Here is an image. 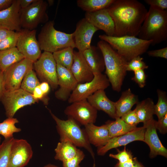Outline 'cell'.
<instances>
[{"mask_svg": "<svg viewBox=\"0 0 167 167\" xmlns=\"http://www.w3.org/2000/svg\"><path fill=\"white\" fill-rule=\"evenodd\" d=\"M107 9L114 24L115 36H138L148 11L136 0H115Z\"/></svg>", "mask_w": 167, "mask_h": 167, "instance_id": "cell-1", "label": "cell"}, {"mask_svg": "<svg viewBox=\"0 0 167 167\" xmlns=\"http://www.w3.org/2000/svg\"><path fill=\"white\" fill-rule=\"evenodd\" d=\"M97 46L102 54L105 74L112 88L114 91L119 92L126 75L127 62L107 42L101 40Z\"/></svg>", "mask_w": 167, "mask_h": 167, "instance_id": "cell-2", "label": "cell"}, {"mask_svg": "<svg viewBox=\"0 0 167 167\" xmlns=\"http://www.w3.org/2000/svg\"><path fill=\"white\" fill-rule=\"evenodd\" d=\"M139 38L152 41V45L167 39V11L150 6L138 35Z\"/></svg>", "mask_w": 167, "mask_h": 167, "instance_id": "cell-3", "label": "cell"}, {"mask_svg": "<svg viewBox=\"0 0 167 167\" xmlns=\"http://www.w3.org/2000/svg\"><path fill=\"white\" fill-rule=\"evenodd\" d=\"M99 37L108 43L127 62L146 52L152 43V41L129 36H115L103 34L99 35Z\"/></svg>", "mask_w": 167, "mask_h": 167, "instance_id": "cell-4", "label": "cell"}, {"mask_svg": "<svg viewBox=\"0 0 167 167\" xmlns=\"http://www.w3.org/2000/svg\"><path fill=\"white\" fill-rule=\"evenodd\" d=\"M53 118L56 123V128L60 136V141H68L77 147L83 148L90 154L95 163V154L89 143L84 129L72 118L60 119L49 110Z\"/></svg>", "mask_w": 167, "mask_h": 167, "instance_id": "cell-5", "label": "cell"}, {"mask_svg": "<svg viewBox=\"0 0 167 167\" xmlns=\"http://www.w3.org/2000/svg\"><path fill=\"white\" fill-rule=\"evenodd\" d=\"M38 41L41 50L52 54L68 47L75 48L73 33L56 30L53 21H48L42 27Z\"/></svg>", "mask_w": 167, "mask_h": 167, "instance_id": "cell-6", "label": "cell"}, {"mask_svg": "<svg viewBox=\"0 0 167 167\" xmlns=\"http://www.w3.org/2000/svg\"><path fill=\"white\" fill-rule=\"evenodd\" d=\"M48 4L43 0H36L27 7L21 9L20 23L21 28L33 30L40 24L48 21L46 12Z\"/></svg>", "mask_w": 167, "mask_h": 167, "instance_id": "cell-7", "label": "cell"}, {"mask_svg": "<svg viewBox=\"0 0 167 167\" xmlns=\"http://www.w3.org/2000/svg\"><path fill=\"white\" fill-rule=\"evenodd\" d=\"M1 101L7 118H13L17 111L22 108L38 102L31 94L22 89L6 91Z\"/></svg>", "mask_w": 167, "mask_h": 167, "instance_id": "cell-8", "label": "cell"}, {"mask_svg": "<svg viewBox=\"0 0 167 167\" xmlns=\"http://www.w3.org/2000/svg\"><path fill=\"white\" fill-rule=\"evenodd\" d=\"M33 68L42 82L48 83L53 89L58 87L57 64L52 53L44 51L33 63Z\"/></svg>", "mask_w": 167, "mask_h": 167, "instance_id": "cell-9", "label": "cell"}, {"mask_svg": "<svg viewBox=\"0 0 167 167\" xmlns=\"http://www.w3.org/2000/svg\"><path fill=\"white\" fill-rule=\"evenodd\" d=\"M94 76L91 81L77 84L68 99L69 103L87 99L97 90H105L109 86L110 83L106 75L100 73Z\"/></svg>", "mask_w": 167, "mask_h": 167, "instance_id": "cell-10", "label": "cell"}, {"mask_svg": "<svg viewBox=\"0 0 167 167\" xmlns=\"http://www.w3.org/2000/svg\"><path fill=\"white\" fill-rule=\"evenodd\" d=\"M18 32L19 36L16 48L24 58L34 63L39 59L41 54L36 37V30L22 28Z\"/></svg>", "mask_w": 167, "mask_h": 167, "instance_id": "cell-11", "label": "cell"}, {"mask_svg": "<svg viewBox=\"0 0 167 167\" xmlns=\"http://www.w3.org/2000/svg\"><path fill=\"white\" fill-rule=\"evenodd\" d=\"M68 117L72 118L79 124L84 126L96 122L97 110L87 99L74 102L66 107L64 111Z\"/></svg>", "mask_w": 167, "mask_h": 167, "instance_id": "cell-12", "label": "cell"}, {"mask_svg": "<svg viewBox=\"0 0 167 167\" xmlns=\"http://www.w3.org/2000/svg\"><path fill=\"white\" fill-rule=\"evenodd\" d=\"M33 62L24 58L8 67L3 72L6 91L20 88L22 81L26 74L33 69Z\"/></svg>", "mask_w": 167, "mask_h": 167, "instance_id": "cell-13", "label": "cell"}, {"mask_svg": "<svg viewBox=\"0 0 167 167\" xmlns=\"http://www.w3.org/2000/svg\"><path fill=\"white\" fill-rule=\"evenodd\" d=\"M33 152L25 139H14L12 145L7 167H24L32 158Z\"/></svg>", "mask_w": 167, "mask_h": 167, "instance_id": "cell-14", "label": "cell"}, {"mask_svg": "<svg viewBox=\"0 0 167 167\" xmlns=\"http://www.w3.org/2000/svg\"><path fill=\"white\" fill-rule=\"evenodd\" d=\"M98 30L84 18L79 21L73 33L75 47L78 51L83 52L91 47L92 36Z\"/></svg>", "mask_w": 167, "mask_h": 167, "instance_id": "cell-15", "label": "cell"}, {"mask_svg": "<svg viewBox=\"0 0 167 167\" xmlns=\"http://www.w3.org/2000/svg\"><path fill=\"white\" fill-rule=\"evenodd\" d=\"M57 71L59 88L55 92V95L57 98L66 101L68 100L78 83L68 69L57 64Z\"/></svg>", "mask_w": 167, "mask_h": 167, "instance_id": "cell-16", "label": "cell"}, {"mask_svg": "<svg viewBox=\"0 0 167 167\" xmlns=\"http://www.w3.org/2000/svg\"><path fill=\"white\" fill-rule=\"evenodd\" d=\"M145 128L143 126L120 136L110 139L104 145L98 148V155L104 156L109 151L113 148L126 146L133 141H143Z\"/></svg>", "mask_w": 167, "mask_h": 167, "instance_id": "cell-17", "label": "cell"}, {"mask_svg": "<svg viewBox=\"0 0 167 167\" xmlns=\"http://www.w3.org/2000/svg\"><path fill=\"white\" fill-rule=\"evenodd\" d=\"M156 121L153 118L143 123L145 128L144 137V142L148 146L150 158H154L157 155L167 157V149L163 145L157 133Z\"/></svg>", "mask_w": 167, "mask_h": 167, "instance_id": "cell-18", "label": "cell"}, {"mask_svg": "<svg viewBox=\"0 0 167 167\" xmlns=\"http://www.w3.org/2000/svg\"><path fill=\"white\" fill-rule=\"evenodd\" d=\"M84 18L99 30L104 31L106 35L114 36V24L107 8L92 12H86Z\"/></svg>", "mask_w": 167, "mask_h": 167, "instance_id": "cell-19", "label": "cell"}, {"mask_svg": "<svg viewBox=\"0 0 167 167\" xmlns=\"http://www.w3.org/2000/svg\"><path fill=\"white\" fill-rule=\"evenodd\" d=\"M20 4V0H14L10 6L0 11V27L16 32L22 29Z\"/></svg>", "mask_w": 167, "mask_h": 167, "instance_id": "cell-20", "label": "cell"}, {"mask_svg": "<svg viewBox=\"0 0 167 167\" xmlns=\"http://www.w3.org/2000/svg\"><path fill=\"white\" fill-rule=\"evenodd\" d=\"M74 60L70 71L78 84L91 81L94 75L82 52L74 50Z\"/></svg>", "mask_w": 167, "mask_h": 167, "instance_id": "cell-21", "label": "cell"}, {"mask_svg": "<svg viewBox=\"0 0 167 167\" xmlns=\"http://www.w3.org/2000/svg\"><path fill=\"white\" fill-rule=\"evenodd\" d=\"M88 102L97 110L104 112L113 119L118 118L116 112L115 102L110 100L106 96L105 90H97L87 99Z\"/></svg>", "mask_w": 167, "mask_h": 167, "instance_id": "cell-22", "label": "cell"}, {"mask_svg": "<svg viewBox=\"0 0 167 167\" xmlns=\"http://www.w3.org/2000/svg\"><path fill=\"white\" fill-rule=\"evenodd\" d=\"M84 129L90 144L98 148L105 145L111 139L106 123L100 126L94 123L88 124Z\"/></svg>", "mask_w": 167, "mask_h": 167, "instance_id": "cell-23", "label": "cell"}, {"mask_svg": "<svg viewBox=\"0 0 167 167\" xmlns=\"http://www.w3.org/2000/svg\"><path fill=\"white\" fill-rule=\"evenodd\" d=\"M83 56L93 75L102 73L105 69L104 58L100 49L91 45L84 51Z\"/></svg>", "mask_w": 167, "mask_h": 167, "instance_id": "cell-24", "label": "cell"}, {"mask_svg": "<svg viewBox=\"0 0 167 167\" xmlns=\"http://www.w3.org/2000/svg\"><path fill=\"white\" fill-rule=\"evenodd\" d=\"M138 102V96L133 94L130 88L123 92L119 99L115 102L118 118H121L131 110L133 106Z\"/></svg>", "mask_w": 167, "mask_h": 167, "instance_id": "cell-25", "label": "cell"}, {"mask_svg": "<svg viewBox=\"0 0 167 167\" xmlns=\"http://www.w3.org/2000/svg\"><path fill=\"white\" fill-rule=\"evenodd\" d=\"M80 150L69 141H60L55 149L54 158L55 160L62 162L75 157Z\"/></svg>", "mask_w": 167, "mask_h": 167, "instance_id": "cell-26", "label": "cell"}, {"mask_svg": "<svg viewBox=\"0 0 167 167\" xmlns=\"http://www.w3.org/2000/svg\"><path fill=\"white\" fill-rule=\"evenodd\" d=\"M154 105L153 100L150 98L136 104L135 109L139 123H144L153 118Z\"/></svg>", "mask_w": 167, "mask_h": 167, "instance_id": "cell-27", "label": "cell"}, {"mask_svg": "<svg viewBox=\"0 0 167 167\" xmlns=\"http://www.w3.org/2000/svg\"><path fill=\"white\" fill-rule=\"evenodd\" d=\"M24 58L16 47L0 50V68L4 72L11 65Z\"/></svg>", "mask_w": 167, "mask_h": 167, "instance_id": "cell-28", "label": "cell"}, {"mask_svg": "<svg viewBox=\"0 0 167 167\" xmlns=\"http://www.w3.org/2000/svg\"><path fill=\"white\" fill-rule=\"evenodd\" d=\"M106 124L111 138L126 134L138 127L127 124L121 118H117L114 121H108Z\"/></svg>", "mask_w": 167, "mask_h": 167, "instance_id": "cell-29", "label": "cell"}, {"mask_svg": "<svg viewBox=\"0 0 167 167\" xmlns=\"http://www.w3.org/2000/svg\"><path fill=\"white\" fill-rule=\"evenodd\" d=\"M115 0H78V6L87 12H92L108 8Z\"/></svg>", "mask_w": 167, "mask_h": 167, "instance_id": "cell-30", "label": "cell"}, {"mask_svg": "<svg viewBox=\"0 0 167 167\" xmlns=\"http://www.w3.org/2000/svg\"><path fill=\"white\" fill-rule=\"evenodd\" d=\"M74 48L68 47L53 53L57 64H58L70 70L73 63Z\"/></svg>", "mask_w": 167, "mask_h": 167, "instance_id": "cell-31", "label": "cell"}, {"mask_svg": "<svg viewBox=\"0 0 167 167\" xmlns=\"http://www.w3.org/2000/svg\"><path fill=\"white\" fill-rule=\"evenodd\" d=\"M19 121L16 118H7L0 123V135L2 136L5 139L13 137V134L21 131V129L16 127V123Z\"/></svg>", "mask_w": 167, "mask_h": 167, "instance_id": "cell-32", "label": "cell"}, {"mask_svg": "<svg viewBox=\"0 0 167 167\" xmlns=\"http://www.w3.org/2000/svg\"><path fill=\"white\" fill-rule=\"evenodd\" d=\"M158 101L154 105V114L160 120L167 114V96L165 92L158 89Z\"/></svg>", "mask_w": 167, "mask_h": 167, "instance_id": "cell-33", "label": "cell"}, {"mask_svg": "<svg viewBox=\"0 0 167 167\" xmlns=\"http://www.w3.org/2000/svg\"><path fill=\"white\" fill-rule=\"evenodd\" d=\"M40 84L35 72L32 69L29 71L25 75L21 82L20 88L32 94L35 88Z\"/></svg>", "mask_w": 167, "mask_h": 167, "instance_id": "cell-34", "label": "cell"}, {"mask_svg": "<svg viewBox=\"0 0 167 167\" xmlns=\"http://www.w3.org/2000/svg\"><path fill=\"white\" fill-rule=\"evenodd\" d=\"M15 138L5 139L0 145V167H7L12 145Z\"/></svg>", "mask_w": 167, "mask_h": 167, "instance_id": "cell-35", "label": "cell"}, {"mask_svg": "<svg viewBox=\"0 0 167 167\" xmlns=\"http://www.w3.org/2000/svg\"><path fill=\"white\" fill-rule=\"evenodd\" d=\"M143 60V58L138 56L127 62L126 66V71L134 72L140 69L144 70L148 69V66L146 65Z\"/></svg>", "mask_w": 167, "mask_h": 167, "instance_id": "cell-36", "label": "cell"}, {"mask_svg": "<svg viewBox=\"0 0 167 167\" xmlns=\"http://www.w3.org/2000/svg\"><path fill=\"white\" fill-rule=\"evenodd\" d=\"M18 36V32L13 31L11 35L0 42V50L16 47Z\"/></svg>", "mask_w": 167, "mask_h": 167, "instance_id": "cell-37", "label": "cell"}, {"mask_svg": "<svg viewBox=\"0 0 167 167\" xmlns=\"http://www.w3.org/2000/svg\"><path fill=\"white\" fill-rule=\"evenodd\" d=\"M118 150V153L116 154H110L109 156L118 160V162L121 163L128 161L133 158L132 154L130 151L127 150L125 146L123 150L120 151Z\"/></svg>", "mask_w": 167, "mask_h": 167, "instance_id": "cell-38", "label": "cell"}, {"mask_svg": "<svg viewBox=\"0 0 167 167\" xmlns=\"http://www.w3.org/2000/svg\"><path fill=\"white\" fill-rule=\"evenodd\" d=\"M85 156L84 152L80 150L75 157L62 162V167H80V164L84 159Z\"/></svg>", "mask_w": 167, "mask_h": 167, "instance_id": "cell-39", "label": "cell"}, {"mask_svg": "<svg viewBox=\"0 0 167 167\" xmlns=\"http://www.w3.org/2000/svg\"><path fill=\"white\" fill-rule=\"evenodd\" d=\"M121 118L127 124L131 126H135L139 123L135 109L131 110L124 114Z\"/></svg>", "mask_w": 167, "mask_h": 167, "instance_id": "cell-40", "label": "cell"}, {"mask_svg": "<svg viewBox=\"0 0 167 167\" xmlns=\"http://www.w3.org/2000/svg\"><path fill=\"white\" fill-rule=\"evenodd\" d=\"M134 75L131 79L134 81L141 88L146 85L147 75L144 70L140 69L134 71Z\"/></svg>", "mask_w": 167, "mask_h": 167, "instance_id": "cell-41", "label": "cell"}, {"mask_svg": "<svg viewBox=\"0 0 167 167\" xmlns=\"http://www.w3.org/2000/svg\"><path fill=\"white\" fill-rule=\"evenodd\" d=\"M156 127L161 134H165L167 132V114L160 120L156 121Z\"/></svg>", "mask_w": 167, "mask_h": 167, "instance_id": "cell-42", "label": "cell"}, {"mask_svg": "<svg viewBox=\"0 0 167 167\" xmlns=\"http://www.w3.org/2000/svg\"><path fill=\"white\" fill-rule=\"evenodd\" d=\"M144 1L150 6L154 7L161 10H167V0H145Z\"/></svg>", "mask_w": 167, "mask_h": 167, "instance_id": "cell-43", "label": "cell"}, {"mask_svg": "<svg viewBox=\"0 0 167 167\" xmlns=\"http://www.w3.org/2000/svg\"><path fill=\"white\" fill-rule=\"evenodd\" d=\"M147 53L149 56L167 59V47L158 49L149 50Z\"/></svg>", "mask_w": 167, "mask_h": 167, "instance_id": "cell-44", "label": "cell"}, {"mask_svg": "<svg viewBox=\"0 0 167 167\" xmlns=\"http://www.w3.org/2000/svg\"><path fill=\"white\" fill-rule=\"evenodd\" d=\"M6 91L3 72L0 68V101Z\"/></svg>", "mask_w": 167, "mask_h": 167, "instance_id": "cell-45", "label": "cell"}, {"mask_svg": "<svg viewBox=\"0 0 167 167\" xmlns=\"http://www.w3.org/2000/svg\"><path fill=\"white\" fill-rule=\"evenodd\" d=\"M32 95L34 98L37 100L39 99H43L45 96L41 90L39 85L35 88L32 93Z\"/></svg>", "mask_w": 167, "mask_h": 167, "instance_id": "cell-46", "label": "cell"}, {"mask_svg": "<svg viewBox=\"0 0 167 167\" xmlns=\"http://www.w3.org/2000/svg\"><path fill=\"white\" fill-rule=\"evenodd\" d=\"M13 32L0 27V42L11 35Z\"/></svg>", "mask_w": 167, "mask_h": 167, "instance_id": "cell-47", "label": "cell"}, {"mask_svg": "<svg viewBox=\"0 0 167 167\" xmlns=\"http://www.w3.org/2000/svg\"><path fill=\"white\" fill-rule=\"evenodd\" d=\"M14 0H0V11L10 6Z\"/></svg>", "mask_w": 167, "mask_h": 167, "instance_id": "cell-48", "label": "cell"}, {"mask_svg": "<svg viewBox=\"0 0 167 167\" xmlns=\"http://www.w3.org/2000/svg\"><path fill=\"white\" fill-rule=\"evenodd\" d=\"M39 86L45 95H46L49 92L50 90V86L48 83L42 82L40 83Z\"/></svg>", "mask_w": 167, "mask_h": 167, "instance_id": "cell-49", "label": "cell"}, {"mask_svg": "<svg viewBox=\"0 0 167 167\" xmlns=\"http://www.w3.org/2000/svg\"><path fill=\"white\" fill-rule=\"evenodd\" d=\"M133 164L134 162L133 159L122 163L118 162L115 165L114 167H132Z\"/></svg>", "mask_w": 167, "mask_h": 167, "instance_id": "cell-50", "label": "cell"}, {"mask_svg": "<svg viewBox=\"0 0 167 167\" xmlns=\"http://www.w3.org/2000/svg\"><path fill=\"white\" fill-rule=\"evenodd\" d=\"M36 0H20L21 9L26 8L35 2Z\"/></svg>", "mask_w": 167, "mask_h": 167, "instance_id": "cell-51", "label": "cell"}, {"mask_svg": "<svg viewBox=\"0 0 167 167\" xmlns=\"http://www.w3.org/2000/svg\"><path fill=\"white\" fill-rule=\"evenodd\" d=\"M134 164L132 167H144V166L138 161L136 157H133Z\"/></svg>", "mask_w": 167, "mask_h": 167, "instance_id": "cell-52", "label": "cell"}, {"mask_svg": "<svg viewBox=\"0 0 167 167\" xmlns=\"http://www.w3.org/2000/svg\"><path fill=\"white\" fill-rule=\"evenodd\" d=\"M43 167H59L55 165L51 164V163H49L44 165Z\"/></svg>", "mask_w": 167, "mask_h": 167, "instance_id": "cell-53", "label": "cell"}, {"mask_svg": "<svg viewBox=\"0 0 167 167\" xmlns=\"http://www.w3.org/2000/svg\"><path fill=\"white\" fill-rule=\"evenodd\" d=\"M48 5L49 4L50 6L54 4V0H48Z\"/></svg>", "mask_w": 167, "mask_h": 167, "instance_id": "cell-54", "label": "cell"}, {"mask_svg": "<svg viewBox=\"0 0 167 167\" xmlns=\"http://www.w3.org/2000/svg\"><path fill=\"white\" fill-rule=\"evenodd\" d=\"M92 167H97L96 166L95 163H94Z\"/></svg>", "mask_w": 167, "mask_h": 167, "instance_id": "cell-55", "label": "cell"}, {"mask_svg": "<svg viewBox=\"0 0 167 167\" xmlns=\"http://www.w3.org/2000/svg\"><path fill=\"white\" fill-rule=\"evenodd\" d=\"M1 137H0V144H1Z\"/></svg>", "mask_w": 167, "mask_h": 167, "instance_id": "cell-56", "label": "cell"}]
</instances>
